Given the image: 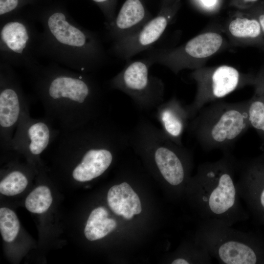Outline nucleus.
I'll return each mask as SVG.
<instances>
[{"instance_id": "7", "label": "nucleus", "mask_w": 264, "mask_h": 264, "mask_svg": "<svg viewBox=\"0 0 264 264\" xmlns=\"http://www.w3.org/2000/svg\"><path fill=\"white\" fill-rule=\"evenodd\" d=\"M190 77L196 84L194 98L191 103L186 105L191 120L205 106L252 85L254 76L242 72L233 66L221 65L204 66L192 70Z\"/></svg>"}, {"instance_id": "8", "label": "nucleus", "mask_w": 264, "mask_h": 264, "mask_svg": "<svg viewBox=\"0 0 264 264\" xmlns=\"http://www.w3.org/2000/svg\"><path fill=\"white\" fill-rule=\"evenodd\" d=\"M152 65L147 57L128 62L109 81L110 88L126 94L141 110L156 109L164 101L165 85L161 79L150 74Z\"/></svg>"}, {"instance_id": "3", "label": "nucleus", "mask_w": 264, "mask_h": 264, "mask_svg": "<svg viewBox=\"0 0 264 264\" xmlns=\"http://www.w3.org/2000/svg\"><path fill=\"white\" fill-rule=\"evenodd\" d=\"M248 106V100L210 103L198 111L188 128L203 149L228 150L250 127Z\"/></svg>"}, {"instance_id": "6", "label": "nucleus", "mask_w": 264, "mask_h": 264, "mask_svg": "<svg viewBox=\"0 0 264 264\" xmlns=\"http://www.w3.org/2000/svg\"><path fill=\"white\" fill-rule=\"evenodd\" d=\"M228 44L221 32L211 29L198 34L178 46L153 50L147 58L153 65H162L177 74L185 69L194 70L205 66L211 57Z\"/></svg>"}, {"instance_id": "20", "label": "nucleus", "mask_w": 264, "mask_h": 264, "mask_svg": "<svg viewBox=\"0 0 264 264\" xmlns=\"http://www.w3.org/2000/svg\"><path fill=\"white\" fill-rule=\"evenodd\" d=\"M53 200L51 191L44 185L38 186L26 197L25 206L30 212L41 214L50 207Z\"/></svg>"}, {"instance_id": "9", "label": "nucleus", "mask_w": 264, "mask_h": 264, "mask_svg": "<svg viewBox=\"0 0 264 264\" xmlns=\"http://www.w3.org/2000/svg\"><path fill=\"white\" fill-rule=\"evenodd\" d=\"M29 107L14 67L0 62V145L2 149L9 150L20 118Z\"/></svg>"}, {"instance_id": "14", "label": "nucleus", "mask_w": 264, "mask_h": 264, "mask_svg": "<svg viewBox=\"0 0 264 264\" xmlns=\"http://www.w3.org/2000/svg\"><path fill=\"white\" fill-rule=\"evenodd\" d=\"M215 185L208 198V205L212 213L221 215L234 205L236 189L231 171L226 160L209 164Z\"/></svg>"}, {"instance_id": "16", "label": "nucleus", "mask_w": 264, "mask_h": 264, "mask_svg": "<svg viewBox=\"0 0 264 264\" xmlns=\"http://www.w3.org/2000/svg\"><path fill=\"white\" fill-rule=\"evenodd\" d=\"M107 201L115 214L127 220L140 214L142 210L139 198L126 182L112 186L108 192Z\"/></svg>"}, {"instance_id": "5", "label": "nucleus", "mask_w": 264, "mask_h": 264, "mask_svg": "<svg viewBox=\"0 0 264 264\" xmlns=\"http://www.w3.org/2000/svg\"><path fill=\"white\" fill-rule=\"evenodd\" d=\"M40 31L29 14L22 11L0 20V62L28 71L40 65L37 57Z\"/></svg>"}, {"instance_id": "4", "label": "nucleus", "mask_w": 264, "mask_h": 264, "mask_svg": "<svg viewBox=\"0 0 264 264\" xmlns=\"http://www.w3.org/2000/svg\"><path fill=\"white\" fill-rule=\"evenodd\" d=\"M130 145L150 158L169 184L176 186L183 182L186 175L184 161L187 151L183 145L168 138L160 128L148 120H139L130 132Z\"/></svg>"}, {"instance_id": "22", "label": "nucleus", "mask_w": 264, "mask_h": 264, "mask_svg": "<svg viewBox=\"0 0 264 264\" xmlns=\"http://www.w3.org/2000/svg\"><path fill=\"white\" fill-rule=\"evenodd\" d=\"M20 228V222L15 213L8 208H0V232L3 240L7 242H13Z\"/></svg>"}, {"instance_id": "12", "label": "nucleus", "mask_w": 264, "mask_h": 264, "mask_svg": "<svg viewBox=\"0 0 264 264\" xmlns=\"http://www.w3.org/2000/svg\"><path fill=\"white\" fill-rule=\"evenodd\" d=\"M223 29L233 45L264 47V36L259 21L245 10L235 9L231 12Z\"/></svg>"}, {"instance_id": "29", "label": "nucleus", "mask_w": 264, "mask_h": 264, "mask_svg": "<svg viewBox=\"0 0 264 264\" xmlns=\"http://www.w3.org/2000/svg\"><path fill=\"white\" fill-rule=\"evenodd\" d=\"M172 264H188L189 263L184 259L178 258L175 260L172 263Z\"/></svg>"}, {"instance_id": "18", "label": "nucleus", "mask_w": 264, "mask_h": 264, "mask_svg": "<svg viewBox=\"0 0 264 264\" xmlns=\"http://www.w3.org/2000/svg\"><path fill=\"white\" fill-rule=\"evenodd\" d=\"M108 217V212L103 207H99L91 211L84 229L85 236L88 240L94 241L100 239L116 228V221Z\"/></svg>"}, {"instance_id": "10", "label": "nucleus", "mask_w": 264, "mask_h": 264, "mask_svg": "<svg viewBox=\"0 0 264 264\" xmlns=\"http://www.w3.org/2000/svg\"><path fill=\"white\" fill-rule=\"evenodd\" d=\"M181 0L169 6L161 8L138 30L120 40L114 41L110 50L122 59L129 60L134 56L150 48L161 37L179 11Z\"/></svg>"}, {"instance_id": "30", "label": "nucleus", "mask_w": 264, "mask_h": 264, "mask_svg": "<svg viewBox=\"0 0 264 264\" xmlns=\"http://www.w3.org/2000/svg\"><path fill=\"white\" fill-rule=\"evenodd\" d=\"M261 202L264 208V189L263 191L261 196Z\"/></svg>"}, {"instance_id": "25", "label": "nucleus", "mask_w": 264, "mask_h": 264, "mask_svg": "<svg viewBox=\"0 0 264 264\" xmlns=\"http://www.w3.org/2000/svg\"><path fill=\"white\" fill-rule=\"evenodd\" d=\"M102 12L105 19V25L110 24L116 15L115 9L118 0H92Z\"/></svg>"}, {"instance_id": "1", "label": "nucleus", "mask_w": 264, "mask_h": 264, "mask_svg": "<svg viewBox=\"0 0 264 264\" xmlns=\"http://www.w3.org/2000/svg\"><path fill=\"white\" fill-rule=\"evenodd\" d=\"M45 117L61 131H72L104 115V97L88 73L53 63L29 71Z\"/></svg>"}, {"instance_id": "11", "label": "nucleus", "mask_w": 264, "mask_h": 264, "mask_svg": "<svg viewBox=\"0 0 264 264\" xmlns=\"http://www.w3.org/2000/svg\"><path fill=\"white\" fill-rule=\"evenodd\" d=\"M46 117L32 118L29 107L23 112L12 139L9 150H17L33 157L39 156L56 140L60 131Z\"/></svg>"}, {"instance_id": "26", "label": "nucleus", "mask_w": 264, "mask_h": 264, "mask_svg": "<svg viewBox=\"0 0 264 264\" xmlns=\"http://www.w3.org/2000/svg\"><path fill=\"white\" fill-rule=\"evenodd\" d=\"M245 10L254 16L258 20L264 36V8L254 5Z\"/></svg>"}, {"instance_id": "2", "label": "nucleus", "mask_w": 264, "mask_h": 264, "mask_svg": "<svg viewBox=\"0 0 264 264\" xmlns=\"http://www.w3.org/2000/svg\"><path fill=\"white\" fill-rule=\"evenodd\" d=\"M29 14L42 28L38 56L86 73L103 65L106 55L99 36L76 22L64 6L50 5Z\"/></svg>"}, {"instance_id": "15", "label": "nucleus", "mask_w": 264, "mask_h": 264, "mask_svg": "<svg viewBox=\"0 0 264 264\" xmlns=\"http://www.w3.org/2000/svg\"><path fill=\"white\" fill-rule=\"evenodd\" d=\"M155 109V118L163 132L175 143L183 145L182 136L191 120L186 105L173 96Z\"/></svg>"}, {"instance_id": "17", "label": "nucleus", "mask_w": 264, "mask_h": 264, "mask_svg": "<svg viewBox=\"0 0 264 264\" xmlns=\"http://www.w3.org/2000/svg\"><path fill=\"white\" fill-rule=\"evenodd\" d=\"M254 91L249 101L248 115L250 126L264 138V68L254 76Z\"/></svg>"}, {"instance_id": "27", "label": "nucleus", "mask_w": 264, "mask_h": 264, "mask_svg": "<svg viewBox=\"0 0 264 264\" xmlns=\"http://www.w3.org/2000/svg\"><path fill=\"white\" fill-rule=\"evenodd\" d=\"M259 0H230L229 6L236 9L245 10L254 5Z\"/></svg>"}, {"instance_id": "19", "label": "nucleus", "mask_w": 264, "mask_h": 264, "mask_svg": "<svg viewBox=\"0 0 264 264\" xmlns=\"http://www.w3.org/2000/svg\"><path fill=\"white\" fill-rule=\"evenodd\" d=\"M219 255L226 264H254L257 262L256 255L250 247L236 241L223 243L219 249Z\"/></svg>"}, {"instance_id": "23", "label": "nucleus", "mask_w": 264, "mask_h": 264, "mask_svg": "<svg viewBox=\"0 0 264 264\" xmlns=\"http://www.w3.org/2000/svg\"><path fill=\"white\" fill-rule=\"evenodd\" d=\"M40 0H0V20L22 11V8Z\"/></svg>"}, {"instance_id": "28", "label": "nucleus", "mask_w": 264, "mask_h": 264, "mask_svg": "<svg viewBox=\"0 0 264 264\" xmlns=\"http://www.w3.org/2000/svg\"><path fill=\"white\" fill-rule=\"evenodd\" d=\"M178 0H161L160 8L171 5Z\"/></svg>"}, {"instance_id": "13", "label": "nucleus", "mask_w": 264, "mask_h": 264, "mask_svg": "<svg viewBox=\"0 0 264 264\" xmlns=\"http://www.w3.org/2000/svg\"><path fill=\"white\" fill-rule=\"evenodd\" d=\"M153 18L144 0H126L112 22L106 27L114 42L124 38Z\"/></svg>"}, {"instance_id": "21", "label": "nucleus", "mask_w": 264, "mask_h": 264, "mask_svg": "<svg viewBox=\"0 0 264 264\" xmlns=\"http://www.w3.org/2000/svg\"><path fill=\"white\" fill-rule=\"evenodd\" d=\"M28 183L27 177L22 171L13 170L8 173L0 181V192L8 196H15L22 192Z\"/></svg>"}, {"instance_id": "24", "label": "nucleus", "mask_w": 264, "mask_h": 264, "mask_svg": "<svg viewBox=\"0 0 264 264\" xmlns=\"http://www.w3.org/2000/svg\"><path fill=\"white\" fill-rule=\"evenodd\" d=\"M223 0H190L192 4L199 11L209 14L218 12Z\"/></svg>"}]
</instances>
